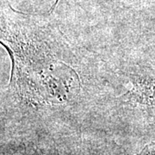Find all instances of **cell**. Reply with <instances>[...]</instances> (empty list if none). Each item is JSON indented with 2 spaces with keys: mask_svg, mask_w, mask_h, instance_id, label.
Instances as JSON below:
<instances>
[{
  "mask_svg": "<svg viewBox=\"0 0 155 155\" xmlns=\"http://www.w3.org/2000/svg\"><path fill=\"white\" fill-rule=\"evenodd\" d=\"M48 21L2 6L1 45L11 61L5 97L34 110L81 100L82 62Z\"/></svg>",
  "mask_w": 155,
  "mask_h": 155,
  "instance_id": "1",
  "label": "cell"
},
{
  "mask_svg": "<svg viewBox=\"0 0 155 155\" xmlns=\"http://www.w3.org/2000/svg\"><path fill=\"white\" fill-rule=\"evenodd\" d=\"M127 77L132 86L119 100L147 115L155 114V68L135 66L127 72Z\"/></svg>",
  "mask_w": 155,
  "mask_h": 155,
  "instance_id": "2",
  "label": "cell"
},
{
  "mask_svg": "<svg viewBox=\"0 0 155 155\" xmlns=\"http://www.w3.org/2000/svg\"><path fill=\"white\" fill-rule=\"evenodd\" d=\"M59 1H60V0H55V2H54V5L52 6V7H51V9H50L49 13H52L53 11H54V9H55V8H56V6L58 5V4H59Z\"/></svg>",
  "mask_w": 155,
  "mask_h": 155,
  "instance_id": "3",
  "label": "cell"
}]
</instances>
